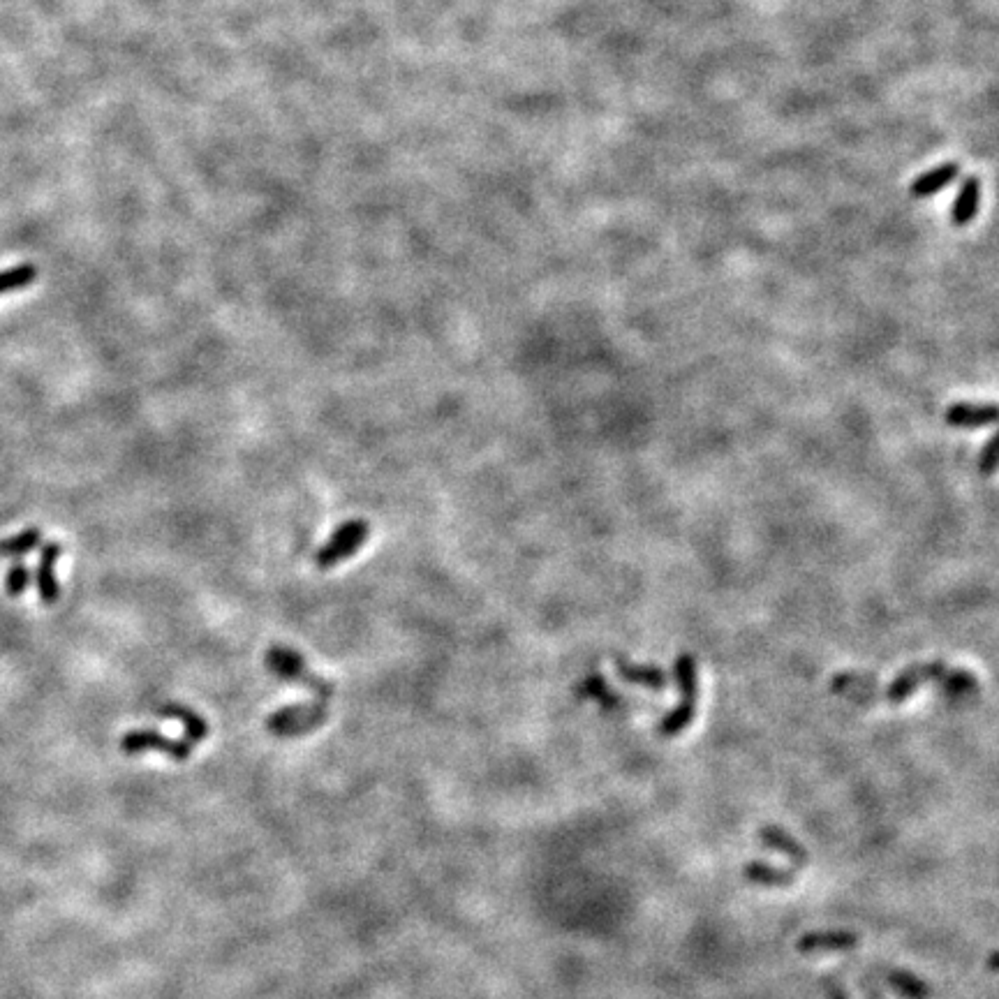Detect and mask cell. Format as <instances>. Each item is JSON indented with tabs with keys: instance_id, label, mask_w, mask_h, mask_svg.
I'll list each match as a JSON object with an SVG mask.
<instances>
[{
	"instance_id": "6da1fadb",
	"label": "cell",
	"mask_w": 999,
	"mask_h": 999,
	"mask_svg": "<svg viewBox=\"0 0 999 999\" xmlns=\"http://www.w3.org/2000/svg\"><path fill=\"white\" fill-rule=\"evenodd\" d=\"M937 685L946 699L962 701L979 694V680L965 669L946 662H919L900 671L891 683H877V678L863 676V673H838L831 680V692L842 699H849L861 706L886 701L891 706L907 701L916 690L925 685Z\"/></svg>"
},
{
	"instance_id": "7a4b0ae2",
	"label": "cell",
	"mask_w": 999,
	"mask_h": 999,
	"mask_svg": "<svg viewBox=\"0 0 999 999\" xmlns=\"http://www.w3.org/2000/svg\"><path fill=\"white\" fill-rule=\"evenodd\" d=\"M673 676H676V685L680 692L678 706L666 713L662 717L660 736L673 738L690 727L694 715H697V701H699V673H697V662H694L692 655H680L676 660V669H673Z\"/></svg>"
},
{
	"instance_id": "3957f363",
	"label": "cell",
	"mask_w": 999,
	"mask_h": 999,
	"mask_svg": "<svg viewBox=\"0 0 999 999\" xmlns=\"http://www.w3.org/2000/svg\"><path fill=\"white\" fill-rule=\"evenodd\" d=\"M266 666H269V671L273 673V676L306 687V690L315 694L317 701L327 703V706H329V699L333 697V692H336L329 680H324L322 676H317V673L310 671L306 660H303L299 653H294V650L287 648V646H271L269 653H266Z\"/></svg>"
},
{
	"instance_id": "277c9868",
	"label": "cell",
	"mask_w": 999,
	"mask_h": 999,
	"mask_svg": "<svg viewBox=\"0 0 999 999\" xmlns=\"http://www.w3.org/2000/svg\"><path fill=\"white\" fill-rule=\"evenodd\" d=\"M329 717V706L327 703L313 701V703H301V706H287L280 708L278 713H273L269 720H266V729L269 734L278 738H294V736H306L310 731L320 729Z\"/></svg>"
},
{
	"instance_id": "5b68a950",
	"label": "cell",
	"mask_w": 999,
	"mask_h": 999,
	"mask_svg": "<svg viewBox=\"0 0 999 999\" xmlns=\"http://www.w3.org/2000/svg\"><path fill=\"white\" fill-rule=\"evenodd\" d=\"M370 525L361 518H354V521H347L340 525V528L333 532L331 539L322 546L315 555V565L320 569H333L340 562L352 558L357 553L364 542L368 539Z\"/></svg>"
},
{
	"instance_id": "8992f818",
	"label": "cell",
	"mask_w": 999,
	"mask_h": 999,
	"mask_svg": "<svg viewBox=\"0 0 999 999\" xmlns=\"http://www.w3.org/2000/svg\"><path fill=\"white\" fill-rule=\"evenodd\" d=\"M192 745L188 738H169V736H162L160 731H153V729H137V731H130V734H125L121 738V750L125 754H139V752H148V750H158V752H165L172 757L174 761H185L192 754Z\"/></svg>"
},
{
	"instance_id": "52a82bcc",
	"label": "cell",
	"mask_w": 999,
	"mask_h": 999,
	"mask_svg": "<svg viewBox=\"0 0 999 999\" xmlns=\"http://www.w3.org/2000/svg\"><path fill=\"white\" fill-rule=\"evenodd\" d=\"M61 553H63V546L58 542L42 544L40 560H37V567H35L37 595H40L42 604H47V606L56 604L58 597H61V583H58V576H56V565H58V558H61Z\"/></svg>"
},
{
	"instance_id": "ba28073f",
	"label": "cell",
	"mask_w": 999,
	"mask_h": 999,
	"mask_svg": "<svg viewBox=\"0 0 999 999\" xmlns=\"http://www.w3.org/2000/svg\"><path fill=\"white\" fill-rule=\"evenodd\" d=\"M946 424L951 428H983L990 424H999V405L997 403H953L944 412Z\"/></svg>"
},
{
	"instance_id": "9c48e42d",
	"label": "cell",
	"mask_w": 999,
	"mask_h": 999,
	"mask_svg": "<svg viewBox=\"0 0 999 999\" xmlns=\"http://www.w3.org/2000/svg\"><path fill=\"white\" fill-rule=\"evenodd\" d=\"M858 946V935L851 930H821L810 932L798 939L796 949L801 953H831V951H851Z\"/></svg>"
},
{
	"instance_id": "30bf717a",
	"label": "cell",
	"mask_w": 999,
	"mask_h": 999,
	"mask_svg": "<svg viewBox=\"0 0 999 999\" xmlns=\"http://www.w3.org/2000/svg\"><path fill=\"white\" fill-rule=\"evenodd\" d=\"M616 669L620 673V678L629 685H639L646 687V690L662 692L669 685V676L655 664H636L629 662L625 657H616Z\"/></svg>"
},
{
	"instance_id": "8fae6325",
	"label": "cell",
	"mask_w": 999,
	"mask_h": 999,
	"mask_svg": "<svg viewBox=\"0 0 999 999\" xmlns=\"http://www.w3.org/2000/svg\"><path fill=\"white\" fill-rule=\"evenodd\" d=\"M759 840L764 842V845L768 849L780 851L782 856H787L789 861L796 865V868H805V865H808V861H810V856H808V851H805V847L796 838H791V835L787 831H784V828H777V826L761 828V831H759Z\"/></svg>"
},
{
	"instance_id": "7c38bea8",
	"label": "cell",
	"mask_w": 999,
	"mask_h": 999,
	"mask_svg": "<svg viewBox=\"0 0 999 999\" xmlns=\"http://www.w3.org/2000/svg\"><path fill=\"white\" fill-rule=\"evenodd\" d=\"M979 206H981V181L976 179V176H967L960 185L956 204H953L951 209L953 225L967 227L969 222L976 218V213H979Z\"/></svg>"
},
{
	"instance_id": "4fadbf2b",
	"label": "cell",
	"mask_w": 999,
	"mask_h": 999,
	"mask_svg": "<svg viewBox=\"0 0 999 999\" xmlns=\"http://www.w3.org/2000/svg\"><path fill=\"white\" fill-rule=\"evenodd\" d=\"M958 172H960L958 162H944V165L930 169V172L921 174L919 179L914 181V185H912V197L925 199V197L937 195L939 190H944L946 185H951L953 181L958 179Z\"/></svg>"
},
{
	"instance_id": "5bb4252c",
	"label": "cell",
	"mask_w": 999,
	"mask_h": 999,
	"mask_svg": "<svg viewBox=\"0 0 999 999\" xmlns=\"http://www.w3.org/2000/svg\"><path fill=\"white\" fill-rule=\"evenodd\" d=\"M158 715L176 717V720H181L185 738H188L192 745L202 743V740L209 736V722H206L202 715H197L192 708L183 706V703H167V706H160Z\"/></svg>"
},
{
	"instance_id": "9a60e30c",
	"label": "cell",
	"mask_w": 999,
	"mask_h": 999,
	"mask_svg": "<svg viewBox=\"0 0 999 999\" xmlns=\"http://www.w3.org/2000/svg\"><path fill=\"white\" fill-rule=\"evenodd\" d=\"M888 988L902 999H930L932 988L919 976L907 972V969H888L884 974Z\"/></svg>"
},
{
	"instance_id": "2e32d148",
	"label": "cell",
	"mask_w": 999,
	"mask_h": 999,
	"mask_svg": "<svg viewBox=\"0 0 999 999\" xmlns=\"http://www.w3.org/2000/svg\"><path fill=\"white\" fill-rule=\"evenodd\" d=\"M743 877L750 884H757V886H789L796 879L794 870L775 868V865H768V863H761V861L747 863L745 870H743Z\"/></svg>"
},
{
	"instance_id": "e0dca14e",
	"label": "cell",
	"mask_w": 999,
	"mask_h": 999,
	"mask_svg": "<svg viewBox=\"0 0 999 999\" xmlns=\"http://www.w3.org/2000/svg\"><path fill=\"white\" fill-rule=\"evenodd\" d=\"M37 546H42V530L28 528L24 532H19V535H12L0 542V558L19 560L31 551H35Z\"/></svg>"
},
{
	"instance_id": "ac0fdd59",
	"label": "cell",
	"mask_w": 999,
	"mask_h": 999,
	"mask_svg": "<svg viewBox=\"0 0 999 999\" xmlns=\"http://www.w3.org/2000/svg\"><path fill=\"white\" fill-rule=\"evenodd\" d=\"M35 280H37V266L35 264L26 262V264L12 266V269L0 271V294L24 290V287L33 285Z\"/></svg>"
},
{
	"instance_id": "d6986e66",
	"label": "cell",
	"mask_w": 999,
	"mask_h": 999,
	"mask_svg": "<svg viewBox=\"0 0 999 999\" xmlns=\"http://www.w3.org/2000/svg\"><path fill=\"white\" fill-rule=\"evenodd\" d=\"M579 697L602 703L604 708H620V703H623V699H620L618 694L613 692L609 685H606V680L602 676L588 678L586 683L579 687Z\"/></svg>"
},
{
	"instance_id": "ffe728a7",
	"label": "cell",
	"mask_w": 999,
	"mask_h": 999,
	"mask_svg": "<svg viewBox=\"0 0 999 999\" xmlns=\"http://www.w3.org/2000/svg\"><path fill=\"white\" fill-rule=\"evenodd\" d=\"M31 586V567L24 560H14L5 574V590L10 597H21Z\"/></svg>"
},
{
	"instance_id": "44dd1931",
	"label": "cell",
	"mask_w": 999,
	"mask_h": 999,
	"mask_svg": "<svg viewBox=\"0 0 999 999\" xmlns=\"http://www.w3.org/2000/svg\"><path fill=\"white\" fill-rule=\"evenodd\" d=\"M999 470V431L988 440L986 447H983L979 456V472L983 477L995 475Z\"/></svg>"
},
{
	"instance_id": "7402d4cb",
	"label": "cell",
	"mask_w": 999,
	"mask_h": 999,
	"mask_svg": "<svg viewBox=\"0 0 999 999\" xmlns=\"http://www.w3.org/2000/svg\"><path fill=\"white\" fill-rule=\"evenodd\" d=\"M821 988H824L826 999H849L845 986H842L838 979H831V976H824V979H821Z\"/></svg>"
},
{
	"instance_id": "603a6c76",
	"label": "cell",
	"mask_w": 999,
	"mask_h": 999,
	"mask_svg": "<svg viewBox=\"0 0 999 999\" xmlns=\"http://www.w3.org/2000/svg\"><path fill=\"white\" fill-rule=\"evenodd\" d=\"M988 969H993V972H999V951L993 953V956L988 958Z\"/></svg>"
},
{
	"instance_id": "cb8c5ba5",
	"label": "cell",
	"mask_w": 999,
	"mask_h": 999,
	"mask_svg": "<svg viewBox=\"0 0 999 999\" xmlns=\"http://www.w3.org/2000/svg\"><path fill=\"white\" fill-rule=\"evenodd\" d=\"M868 999H882V995H879L875 988H870V990H868Z\"/></svg>"
}]
</instances>
